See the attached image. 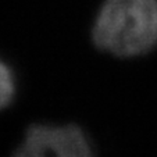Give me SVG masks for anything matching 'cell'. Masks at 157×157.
I'll return each instance as SVG.
<instances>
[{"label":"cell","mask_w":157,"mask_h":157,"mask_svg":"<svg viewBox=\"0 0 157 157\" xmlns=\"http://www.w3.org/2000/svg\"><path fill=\"white\" fill-rule=\"evenodd\" d=\"M14 157H93L89 140L75 125H33Z\"/></svg>","instance_id":"2"},{"label":"cell","mask_w":157,"mask_h":157,"mask_svg":"<svg viewBox=\"0 0 157 157\" xmlns=\"http://www.w3.org/2000/svg\"><path fill=\"white\" fill-rule=\"evenodd\" d=\"M93 40L120 57L147 53L157 43V0H107L96 18Z\"/></svg>","instance_id":"1"},{"label":"cell","mask_w":157,"mask_h":157,"mask_svg":"<svg viewBox=\"0 0 157 157\" xmlns=\"http://www.w3.org/2000/svg\"><path fill=\"white\" fill-rule=\"evenodd\" d=\"M15 92L14 78L4 63L0 61V110L11 103Z\"/></svg>","instance_id":"3"}]
</instances>
